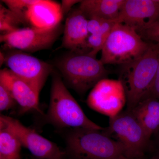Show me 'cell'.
I'll list each match as a JSON object with an SVG mask.
<instances>
[{
    "label": "cell",
    "mask_w": 159,
    "mask_h": 159,
    "mask_svg": "<svg viewBox=\"0 0 159 159\" xmlns=\"http://www.w3.org/2000/svg\"><path fill=\"white\" fill-rule=\"evenodd\" d=\"M103 130L78 128L57 130L65 144L66 159L125 158L122 145Z\"/></svg>",
    "instance_id": "1"
},
{
    "label": "cell",
    "mask_w": 159,
    "mask_h": 159,
    "mask_svg": "<svg viewBox=\"0 0 159 159\" xmlns=\"http://www.w3.org/2000/svg\"><path fill=\"white\" fill-rule=\"evenodd\" d=\"M51 74L50 104L47 113L42 116L43 123L51 124L57 130L78 128L104 129L86 116L59 73L54 70Z\"/></svg>",
    "instance_id": "2"
},
{
    "label": "cell",
    "mask_w": 159,
    "mask_h": 159,
    "mask_svg": "<svg viewBox=\"0 0 159 159\" xmlns=\"http://www.w3.org/2000/svg\"><path fill=\"white\" fill-rule=\"evenodd\" d=\"M55 65L66 85L81 97L107 78L109 74L100 60L89 53L69 51L56 60Z\"/></svg>",
    "instance_id": "3"
},
{
    "label": "cell",
    "mask_w": 159,
    "mask_h": 159,
    "mask_svg": "<svg viewBox=\"0 0 159 159\" xmlns=\"http://www.w3.org/2000/svg\"><path fill=\"white\" fill-rule=\"evenodd\" d=\"M159 51V44L152 43L139 59L121 66L119 79L125 88L128 110H132L149 93L156 76Z\"/></svg>",
    "instance_id": "4"
},
{
    "label": "cell",
    "mask_w": 159,
    "mask_h": 159,
    "mask_svg": "<svg viewBox=\"0 0 159 159\" xmlns=\"http://www.w3.org/2000/svg\"><path fill=\"white\" fill-rule=\"evenodd\" d=\"M151 43L132 28L118 23L106 41L99 60L104 65L129 63L145 54Z\"/></svg>",
    "instance_id": "5"
},
{
    "label": "cell",
    "mask_w": 159,
    "mask_h": 159,
    "mask_svg": "<svg viewBox=\"0 0 159 159\" xmlns=\"http://www.w3.org/2000/svg\"><path fill=\"white\" fill-rule=\"evenodd\" d=\"M103 131L109 137H116L123 147L126 158H142L150 144L142 125L127 109L109 118L108 127Z\"/></svg>",
    "instance_id": "6"
},
{
    "label": "cell",
    "mask_w": 159,
    "mask_h": 159,
    "mask_svg": "<svg viewBox=\"0 0 159 159\" xmlns=\"http://www.w3.org/2000/svg\"><path fill=\"white\" fill-rule=\"evenodd\" d=\"M8 50L5 54L4 63L8 69L39 94L48 77L54 70L53 66L24 51Z\"/></svg>",
    "instance_id": "7"
},
{
    "label": "cell",
    "mask_w": 159,
    "mask_h": 159,
    "mask_svg": "<svg viewBox=\"0 0 159 159\" xmlns=\"http://www.w3.org/2000/svg\"><path fill=\"white\" fill-rule=\"evenodd\" d=\"M63 30L61 24L49 29H20L9 34H1L0 41L5 49L34 53L51 48Z\"/></svg>",
    "instance_id": "8"
},
{
    "label": "cell",
    "mask_w": 159,
    "mask_h": 159,
    "mask_svg": "<svg viewBox=\"0 0 159 159\" xmlns=\"http://www.w3.org/2000/svg\"><path fill=\"white\" fill-rule=\"evenodd\" d=\"M0 125L12 132L34 158L66 159L64 150L56 143L41 135L34 129L26 127L17 119L1 115Z\"/></svg>",
    "instance_id": "9"
},
{
    "label": "cell",
    "mask_w": 159,
    "mask_h": 159,
    "mask_svg": "<svg viewBox=\"0 0 159 159\" xmlns=\"http://www.w3.org/2000/svg\"><path fill=\"white\" fill-rule=\"evenodd\" d=\"M86 102L92 109L109 118L115 116L126 105L124 85L119 79H102L91 89Z\"/></svg>",
    "instance_id": "10"
},
{
    "label": "cell",
    "mask_w": 159,
    "mask_h": 159,
    "mask_svg": "<svg viewBox=\"0 0 159 159\" xmlns=\"http://www.w3.org/2000/svg\"><path fill=\"white\" fill-rule=\"evenodd\" d=\"M159 19V0H125L116 20L140 35Z\"/></svg>",
    "instance_id": "11"
},
{
    "label": "cell",
    "mask_w": 159,
    "mask_h": 159,
    "mask_svg": "<svg viewBox=\"0 0 159 159\" xmlns=\"http://www.w3.org/2000/svg\"><path fill=\"white\" fill-rule=\"evenodd\" d=\"M0 82L7 87L19 106V114L35 111L40 116L44 113L39 107V93L29 84L14 75L9 69L0 71Z\"/></svg>",
    "instance_id": "12"
},
{
    "label": "cell",
    "mask_w": 159,
    "mask_h": 159,
    "mask_svg": "<svg viewBox=\"0 0 159 159\" xmlns=\"http://www.w3.org/2000/svg\"><path fill=\"white\" fill-rule=\"evenodd\" d=\"M88 21L79 8L72 9L67 16L60 48L75 53H89L87 43L90 35Z\"/></svg>",
    "instance_id": "13"
},
{
    "label": "cell",
    "mask_w": 159,
    "mask_h": 159,
    "mask_svg": "<svg viewBox=\"0 0 159 159\" xmlns=\"http://www.w3.org/2000/svg\"><path fill=\"white\" fill-rule=\"evenodd\" d=\"M63 17L59 3L50 0H38L29 8L26 20L31 27L49 29L61 24Z\"/></svg>",
    "instance_id": "14"
},
{
    "label": "cell",
    "mask_w": 159,
    "mask_h": 159,
    "mask_svg": "<svg viewBox=\"0 0 159 159\" xmlns=\"http://www.w3.org/2000/svg\"><path fill=\"white\" fill-rule=\"evenodd\" d=\"M130 111L151 141L159 132V99L147 95Z\"/></svg>",
    "instance_id": "15"
},
{
    "label": "cell",
    "mask_w": 159,
    "mask_h": 159,
    "mask_svg": "<svg viewBox=\"0 0 159 159\" xmlns=\"http://www.w3.org/2000/svg\"><path fill=\"white\" fill-rule=\"evenodd\" d=\"M125 0H83L78 8L88 20H116Z\"/></svg>",
    "instance_id": "16"
},
{
    "label": "cell",
    "mask_w": 159,
    "mask_h": 159,
    "mask_svg": "<svg viewBox=\"0 0 159 159\" xmlns=\"http://www.w3.org/2000/svg\"><path fill=\"white\" fill-rule=\"evenodd\" d=\"M21 143L12 132L0 125V159H21Z\"/></svg>",
    "instance_id": "17"
},
{
    "label": "cell",
    "mask_w": 159,
    "mask_h": 159,
    "mask_svg": "<svg viewBox=\"0 0 159 159\" xmlns=\"http://www.w3.org/2000/svg\"><path fill=\"white\" fill-rule=\"evenodd\" d=\"M23 24L18 16L13 11L0 5V31L1 34H9L20 29Z\"/></svg>",
    "instance_id": "18"
},
{
    "label": "cell",
    "mask_w": 159,
    "mask_h": 159,
    "mask_svg": "<svg viewBox=\"0 0 159 159\" xmlns=\"http://www.w3.org/2000/svg\"><path fill=\"white\" fill-rule=\"evenodd\" d=\"M38 0H4L2 2L18 16L23 24H27L26 15L29 8Z\"/></svg>",
    "instance_id": "19"
},
{
    "label": "cell",
    "mask_w": 159,
    "mask_h": 159,
    "mask_svg": "<svg viewBox=\"0 0 159 159\" xmlns=\"http://www.w3.org/2000/svg\"><path fill=\"white\" fill-rule=\"evenodd\" d=\"M12 95L5 84L0 82V111H8L17 105Z\"/></svg>",
    "instance_id": "20"
},
{
    "label": "cell",
    "mask_w": 159,
    "mask_h": 159,
    "mask_svg": "<svg viewBox=\"0 0 159 159\" xmlns=\"http://www.w3.org/2000/svg\"><path fill=\"white\" fill-rule=\"evenodd\" d=\"M140 36L142 38L154 43L159 44V23H156L146 29Z\"/></svg>",
    "instance_id": "21"
},
{
    "label": "cell",
    "mask_w": 159,
    "mask_h": 159,
    "mask_svg": "<svg viewBox=\"0 0 159 159\" xmlns=\"http://www.w3.org/2000/svg\"><path fill=\"white\" fill-rule=\"evenodd\" d=\"M103 20L94 18L88 20L87 28L90 34H97L99 33Z\"/></svg>",
    "instance_id": "22"
},
{
    "label": "cell",
    "mask_w": 159,
    "mask_h": 159,
    "mask_svg": "<svg viewBox=\"0 0 159 159\" xmlns=\"http://www.w3.org/2000/svg\"><path fill=\"white\" fill-rule=\"evenodd\" d=\"M80 2L81 1L77 0H62L61 5V8L63 17L65 15H68L70 11L72 10V7L75 4L80 3Z\"/></svg>",
    "instance_id": "23"
},
{
    "label": "cell",
    "mask_w": 159,
    "mask_h": 159,
    "mask_svg": "<svg viewBox=\"0 0 159 159\" xmlns=\"http://www.w3.org/2000/svg\"><path fill=\"white\" fill-rule=\"evenodd\" d=\"M147 95L152 96L159 99V51L158 64L157 69L156 76L151 89Z\"/></svg>",
    "instance_id": "24"
},
{
    "label": "cell",
    "mask_w": 159,
    "mask_h": 159,
    "mask_svg": "<svg viewBox=\"0 0 159 159\" xmlns=\"http://www.w3.org/2000/svg\"><path fill=\"white\" fill-rule=\"evenodd\" d=\"M5 57H6L5 54L1 51V53H0V64H1V66H2L3 63H5Z\"/></svg>",
    "instance_id": "25"
},
{
    "label": "cell",
    "mask_w": 159,
    "mask_h": 159,
    "mask_svg": "<svg viewBox=\"0 0 159 159\" xmlns=\"http://www.w3.org/2000/svg\"><path fill=\"white\" fill-rule=\"evenodd\" d=\"M155 137H156L157 145L158 148L157 154L156 156L159 159V132L158 133V134H157Z\"/></svg>",
    "instance_id": "26"
},
{
    "label": "cell",
    "mask_w": 159,
    "mask_h": 159,
    "mask_svg": "<svg viewBox=\"0 0 159 159\" xmlns=\"http://www.w3.org/2000/svg\"><path fill=\"white\" fill-rule=\"evenodd\" d=\"M122 159H127L126 158H125ZM150 159H159L158 158V157L156 155L154 157H153L152 158H151Z\"/></svg>",
    "instance_id": "27"
},
{
    "label": "cell",
    "mask_w": 159,
    "mask_h": 159,
    "mask_svg": "<svg viewBox=\"0 0 159 159\" xmlns=\"http://www.w3.org/2000/svg\"><path fill=\"white\" fill-rule=\"evenodd\" d=\"M29 159H36L34 158H33V157H32L31 158H30Z\"/></svg>",
    "instance_id": "28"
},
{
    "label": "cell",
    "mask_w": 159,
    "mask_h": 159,
    "mask_svg": "<svg viewBox=\"0 0 159 159\" xmlns=\"http://www.w3.org/2000/svg\"><path fill=\"white\" fill-rule=\"evenodd\" d=\"M157 23H159V20H158V21H157Z\"/></svg>",
    "instance_id": "29"
}]
</instances>
